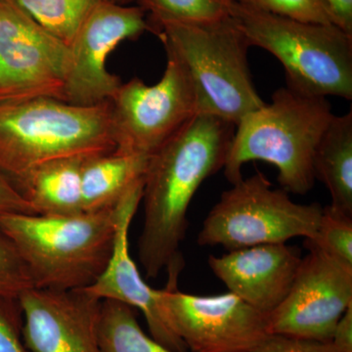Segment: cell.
I'll return each instance as SVG.
<instances>
[{
	"mask_svg": "<svg viewBox=\"0 0 352 352\" xmlns=\"http://www.w3.org/2000/svg\"><path fill=\"white\" fill-rule=\"evenodd\" d=\"M146 32H152V28L142 8L101 1L69 45L71 67L65 102L91 106L112 100L122 82L108 72L109 54L122 41Z\"/></svg>",
	"mask_w": 352,
	"mask_h": 352,
	"instance_id": "12",
	"label": "cell"
},
{
	"mask_svg": "<svg viewBox=\"0 0 352 352\" xmlns=\"http://www.w3.org/2000/svg\"><path fill=\"white\" fill-rule=\"evenodd\" d=\"M251 352H339L331 342L300 339L283 335H268Z\"/></svg>",
	"mask_w": 352,
	"mask_h": 352,
	"instance_id": "26",
	"label": "cell"
},
{
	"mask_svg": "<svg viewBox=\"0 0 352 352\" xmlns=\"http://www.w3.org/2000/svg\"><path fill=\"white\" fill-rule=\"evenodd\" d=\"M307 247H314L331 258L352 267V215L332 206L322 208L320 221L314 239H305Z\"/></svg>",
	"mask_w": 352,
	"mask_h": 352,
	"instance_id": "22",
	"label": "cell"
},
{
	"mask_svg": "<svg viewBox=\"0 0 352 352\" xmlns=\"http://www.w3.org/2000/svg\"><path fill=\"white\" fill-rule=\"evenodd\" d=\"M244 6L274 14L280 17L310 23L337 25L338 21L328 0H235Z\"/></svg>",
	"mask_w": 352,
	"mask_h": 352,
	"instance_id": "23",
	"label": "cell"
},
{
	"mask_svg": "<svg viewBox=\"0 0 352 352\" xmlns=\"http://www.w3.org/2000/svg\"><path fill=\"white\" fill-rule=\"evenodd\" d=\"M223 1H226V2H227V3H228V2H230L231 0H223Z\"/></svg>",
	"mask_w": 352,
	"mask_h": 352,
	"instance_id": "31",
	"label": "cell"
},
{
	"mask_svg": "<svg viewBox=\"0 0 352 352\" xmlns=\"http://www.w3.org/2000/svg\"><path fill=\"white\" fill-rule=\"evenodd\" d=\"M166 52L159 82L147 85L133 78L122 83L110 101L117 151L149 157L198 113L186 69L173 53Z\"/></svg>",
	"mask_w": 352,
	"mask_h": 352,
	"instance_id": "8",
	"label": "cell"
},
{
	"mask_svg": "<svg viewBox=\"0 0 352 352\" xmlns=\"http://www.w3.org/2000/svg\"><path fill=\"white\" fill-rule=\"evenodd\" d=\"M235 129L215 116L197 113L148 159L138 242L146 277L168 270V284L177 285L190 204L201 183L224 168Z\"/></svg>",
	"mask_w": 352,
	"mask_h": 352,
	"instance_id": "1",
	"label": "cell"
},
{
	"mask_svg": "<svg viewBox=\"0 0 352 352\" xmlns=\"http://www.w3.org/2000/svg\"><path fill=\"white\" fill-rule=\"evenodd\" d=\"M148 159L115 151L85 157L82 166V201L85 212L115 208L139 180Z\"/></svg>",
	"mask_w": 352,
	"mask_h": 352,
	"instance_id": "17",
	"label": "cell"
},
{
	"mask_svg": "<svg viewBox=\"0 0 352 352\" xmlns=\"http://www.w3.org/2000/svg\"><path fill=\"white\" fill-rule=\"evenodd\" d=\"M302 259L295 248L284 243L252 245L220 256H210L208 263L230 293L268 315L288 295Z\"/></svg>",
	"mask_w": 352,
	"mask_h": 352,
	"instance_id": "15",
	"label": "cell"
},
{
	"mask_svg": "<svg viewBox=\"0 0 352 352\" xmlns=\"http://www.w3.org/2000/svg\"><path fill=\"white\" fill-rule=\"evenodd\" d=\"M31 352H101L102 300L85 289L32 288L18 298Z\"/></svg>",
	"mask_w": 352,
	"mask_h": 352,
	"instance_id": "13",
	"label": "cell"
},
{
	"mask_svg": "<svg viewBox=\"0 0 352 352\" xmlns=\"http://www.w3.org/2000/svg\"><path fill=\"white\" fill-rule=\"evenodd\" d=\"M34 288L27 265L15 245L0 231V298L17 300Z\"/></svg>",
	"mask_w": 352,
	"mask_h": 352,
	"instance_id": "24",
	"label": "cell"
},
{
	"mask_svg": "<svg viewBox=\"0 0 352 352\" xmlns=\"http://www.w3.org/2000/svg\"><path fill=\"white\" fill-rule=\"evenodd\" d=\"M111 102L38 98L0 103V173L15 186L41 164L115 151Z\"/></svg>",
	"mask_w": 352,
	"mask_h": 352,
	"instance_id": "3",
	"label": "cell"
},
{
	"mask_svg": "<svg viewBox=\"0 0 352 352\" xmlns=\"http://www.w3.org/2000/svg\"><path fill=\"white\" fill-rule=\"evenodd\" d=\"M330 342L339 352H352V305L333 329Z\"/></svg>",
	"mask_w": 352,
	"mask_h": 352,
	"instance_id": "28",
	"label": "cell"
},
{
	"mask_svg": "<svg viewBox=\"0 0 352 352\" xmlns=\"http://www.w3.org/2000/svg\"><path fill=\"white\" fill-rule=\"evenodd\" d=\"M326 97L282 87L270 104L245 115L238 122L224 164L231 184L243 179L250 161H264L278 170L282 189L305 195L314 187V156L333 118Z\"/></svg>",
	"mask_w": 352,
	"mask_h": 352,
	"instance_id": "2",
	"label": "cell"
},
{
	"mask_svg": "<svg viewBox=\"0 0 352 352\" xmlns=\"http://www.w3.org/2000/svg\"><path fill=\"white\" fill-rule=\"evenodd\" d=\"M147 14L152 32L166 23H203L229 15L223 0H133Z\"/></svg>",
	"mask_w": 352,
	"mask_h": 352,
	"instance_id": "21",
	"label": "cell"
},
{
	"mask_svg": "<svg viewBox=\"0 0 352 352\" xmlns=\"http://www.w3.org/2000/svg\"><path fill=\"white\" fill-rule=\"evenodd\" d=\"M315 179L331 196L330 205L352 215V112L333 116L314 156Z\"/></svg>",
	"mask_w": 352,
	"mask_h": 352,
	"instance_id": "18",
	"label": "cell"
},
{
	"mask_svg": "<svg viewBox=\"0 0 352 352\" xmlns=\"http://www.w3.org/2000/svg\"><path fill=\"white\" fill-rule=\"evenodd\" d=\"M112 1L113 3L120 4V6H129V4L133 3V0H109Z\"/></svg>",
	"mask_w": 352,
	"mask_h": 352,
	"instance_id": "30",
	"label": "cell"
},
{
	"mask_svg": "<svg viewBox=\"0 0 352 352\" xmlns=\"http://www.w3.org/2000/svg\"><path fill=\"white\" fill-rule=\"evenodd\" d=\"M229 16L251 46L277 58L287 87L352 100V36L337 25L310 24L228 2Z\"/></svg>",
	"mask_w": 352,
	"mask_h": 352,
	"instance_id": "6",
	"label": "cell"
},
{
	"mask_svg": "<svg viewBox=\"0 0 352 352\" xmlns=\"http://www.w3.org/2000/svg\"><path fill=\"white\" fill-rule=\"evenodd\" d=\"M155 34L186 69L198 113L237 126L245 115L265 104L250 71L251 45L230 16L210 22L166 23Z\"/></svg>",
	"mask_w": 352,
	"mask_h": 352,
	"instance_id": "5",
	"label": "cell"
},
{
	"mask_svg": "<svg viewBox=\"0 0 352 352\" xmlns=\"http://www.w3.org/2000/svg\"><path fill=\"white\" fill-rule=\"evenodd\" d=\"M332 7L338 25L352 36V0H328Z\"/></svg>",
	"mask_w": 352,
	"mask_h": 352,
	"instance_id": "29",
	"label": "cell"
},
{
	"mask_svg": "<svg viewBox=\"0 0 352 352\" xmlns=\"http://www.w3.org/2000/svg\"><path fill=\"white\" fill-rule=\"evenodd\" d=\"M16 300L0 298V352H31L23 340L20 305L12 307Z\"/></svg>",
	"mask_w": 352,
	"mask_h": 352,
	"instance_id": "25",
	"label": "cell"
},
{
	"mask_svg": "<svg viewBox=\"0 0 352 352\" xmlns=\"http://www.w3.org/2000/svg\"><path fill=\"white\" fill-rule=\"evenodd\" d=\"M0 231L15 245L34 288L87 289L112 254L116 207L74 215L6 212Z\"/></svg>",
	"mask_w": 352,
	"mask_h": 352,
	"instance_id": "4",
	"label": "cell"
},
{
	"mask_svg": "<svg viewBox=\"0 0 352 352\" xmlns=\"http://www.w3.org/2000/svg\"><path fill=\"white\" fill-rule=\"evenodd\" d=\"M322 208L318 203H295L288 192L273 188L266 176L258 173L221 194L204 221L198 244L234 251L284 244L296 237L314 239Z\"/></svg>",
	"mask_w": 352,
	"mask_h": 352,
	"instance_id": "7",
	"label": "cell"
},
{
	"mask_svg": "<svg viewBox=\"0 0 352 352\" xmlns=\"http://www.w3.org/2000/svg\"><path fill=\"white\" fill-rule=\"evenodd\" d=\"M85 157L54 160L34 168L15 184L36 214L83 212L82 166Z\"/></svg>",
	"mask_w": 352,
	"mask_h": 352,
	"instance_id": "16",
	"label": "cell"
},
{
	"mask_svg": "<svg viewBox=\"0 0 352 352\" xmlns=\"http://www.w3.org/2000/svg\"><path fill=\"white\" fill-rule=\"evenodd\" d=\"M159 303L171 331L193 352H251L270 335L267 315L230 292L197 296L166 287Z\"/></svg>",
	"mask_w": 352,
	"mask_h": 352,
	"instance_id": "10",
	"label": "cell"
},
{
	"mask_svg": "<svg viewBox=\"0 0 352 352\" xmlns=\"http://www.w3.org/2000/svg\"><path fill=\"white\" fill-rule=\"evenodd\" d=\"M288 295L267 316L270 335L330 342L333 329L352 305V267L314 247Z\"/></svg>",
	"mask_w": 352,
	"mask_h": 352,
	"instance_id": "11",
	"label": "cell"
},
{
	"mask_svg": "<svg viewBox=\"0 0 352 352\" xmlns=\"http://www.w3.org/2000/svg\"><path fill=\"white\" fill-rule=\"evenodd\" d=\"M38 24L71 44L89 13L103 0H13Z\"/></svg>",
	"mask_w": 352,
	"mask_h": 352,
	"instance_id": "20",
	"label": "cell"
},
{
	"mask_svg": "<svg viewBox=\"0 0 352 352\" xmlns=\"http://www.w3.org/2000/svg\"><path fill=\"white\" fill-rule=\"evenodd\" d=\"M99 342L101 352H175L143 332L134 308L112 300H102Z\"/></svg>",
	"mask_w": 352,
	"mask_h": 352,
	"instance_id": "19",
	"label": "cell"
},
{
	"mask_svg": "<svg viewBox=\"0 0 352 352\" xmlns=\"http://www.w3.org/2000/svg\"><path fill=\"white\" fill-rule=\"evenodd\" d=\"M6 212H25L34 214V210L16 189L10 180L0 173V214Z\"/></svg>",
	"mask_w": 352,
	"mask_h": 352,
	"instance_id": "27",
	"label": "cell"
},
{
	"mask_svg": "<svg viewBox=\"0 0 352 352\" xmlns=\"http://www.w3.org/2000/svg\"><path fill=\"white\" fill-rule=\"evenodd\" d=\"M69 45L13 0H0V103L52 98L65 102Z\"/></svg>",
	"mask_w": 352,
	"mask_h": 352,
	"instance_id": "9",
	"label": "cell"
},
{
	"mask_svg": "<svg viewBox=\"0 0 352 352\" xmlns=\"http://www.w3.org/2000/svg\"><path fill=\"white\" fill-rule=\"evenodd\" d=\"M144 178L133 185L116 206V232L112 254L105 270L85 289L100 300H112L138 308L144 315L153 339L175 352L187 347L164 320L159 289L148 286L129 252V229L142 201Z\"/></svg>",
	"mask_w": 352,
	"mask_h": 352,
	"instance_id": "14",
	"label": "cell"
}]
</instances>
